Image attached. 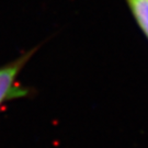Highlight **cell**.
<instances>
[{
  "label": "cell",
  "mask_w": 148,
  "mask_h": 148,
  "mask_svg": "<svg viewBox=\"0 0 148 148\" xmlns=\"http://www.w3.org/2000/svg\"><path fill=\"white\" fill-rule=\"evenodd\" d=\"M34 52L35 49L18 57L3 67H0V106L7 101L23 98L29 93V90L19 85L16 80Z\"/></svg>",
  "instance_id": "cell-1"
},
{
  "label": "cell",
  "mask_w": 148,
  "mask_h": 148,
  "mask_svg": "<svg viewBox=\"0 0 148 148\" xmlns=\"http://www.w3.org/2000/svg\"><path fill=\"white\" fill-rule=\"evenodd\" d=\"M136 22L148 38V0H126Z\"/></svg>",
  "instance_id": "cell-2"
}]
</instances>
